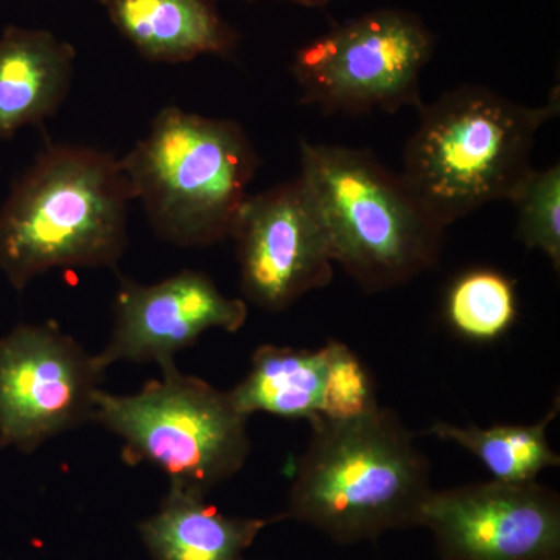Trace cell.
I'll return each mask as SVG.
<instances>
[{
  "instance_id": "cell-7",
  "label": "cell",
  "mask_w": 560,
  "mask_h": 560,
  "mask_svg": "<svg viewBox=\"0 0 560 560\" xmlns=\"http://www.w3.org/2000/svg\"><path fill=\"white\" fill-rule=\"evenodd\" d=\"M434 49L436 38L419 14L378 9L304 44L290 69L302 105L327 116L394 114L422 105L420 77Z\"/></svg>"
},
{
  "instance_id": "cell-8",
  "label": "cell",
  "mask_w": 560,
  "mask_h": 560,
  "mask_svg": "<svg viewBox=\"0 0 560 560\" xmlns=\"http://www.w3.org/2000/svg\"><path fill=\"white\" fill-rule=\"evenodd\" d=\"M103 374L55 324H22L0 338V448L33 452L94 420Z\"/></svg>"
},
{
  "instance_id": "cell-3",
  "label": "cell",
  "mask_w": 560,
  "mask_h": 560,
  "mask_svg": "<svg viewBox=\"0 0 560 560\" xmlns=\"http://www.w3.org/2000/svg\"><path fill=\"white\" fill-rule=\"evenodd\" d=\"M400 173L442 228L475 210L510 201L528 175L537 132L560 110L559 88L541 106L464 84L419 106Z\"/></svg>"
},
{
  "instance_id": "cell-6",
  "label": "cell",
  "mask_w": 560,
  "mask_h": 560,
  "mask_svg": "<svg viewBox=\"0 0 560 560\" xmlns=\"http://www.w3.org/2000/svg\"><path fill=\"white\" fill-rule=\"evenodd\" d=\"M160 381L119 396L98 390L94 422L124 441L127 463H150L164 471L171 488L206 497L230 480L250 451L243 416L230 393L165 368Z\"/></svg>"
},
{
  "instance_id": "cell-18",
  "label": "cell",
  "mask_w": 560,
  "mask_h": 560,
  "mask_svg": "<svg viewBox=\"0 0 560 560\" xmlns=\"http://www.w3.org/2000/svg\"><path fill=\"white\" fill-rule=\"evenodd\" d=\"M517 210V238L560 265V165L530 168L511 200Z\"/></svg>"
},
{
  "instance_id": "cell-12",
  "label": "cell",
  "mask_w": 560,
  "mask_h": 560,
  "mask_svg": "<svg viewBox=\"0 0 560 560\" xmlns=\"http://www.w3.org/2000/svg\"><path fill=\"white\" fill-rule=\"evenodd\" d=\"M140 57L183 65L201 57L231 60L241 33L221 16L219 0H98Z\"/></svg>"
},
{
  "instance_id": "cell-13",
  "label": "cell",
  "mask_w": 560,
  "mask_h": 560,
  "mask_svg": "<svg viewBox=\"0 0 560 560\" xmlns=\"http://www.w3.org/2000/svg\"><path fill=\"white\" fill-rule=\"evenodd\" d=\"M77 51L49 31L9 25L0 35V142L61 108Z\"/></svg>"
},
{
  "instance_id": "cell-20",
  "label": "cell",
  "mask_w": 560,
  "mask_h": 560,
  "mask_svg": "<svg viewBox=\"0 0 560 560\" xmlns=\"http://www.w3.org/2000/svg\"><path fill=\"white\" fill-rule=\"evenodd\" d=\"M248 2H257V0H248ZM280 2L294 3V5L305 7V9H326L337 0H280Z\"/></svg>"
},
{
  "instance_id": "cell-5",
  "label": "cell",
  "mask_w": 560,
  "mask_h": 560,
  "mask_svg": "<svg viewBox=\"0 0 560 560\" xmlns=\"http://www.w3.org/2000/svg\"><path fill=\"white\" fill-rule=\"evenodd\" d=\"M260 160L238 121L165 106L124 158L132 200L162 241L200 248L232 237Z\"/></svg>"
},
{
  "instance_id": "cell-2",
  "label": "cell",
  "mask_w": 560,
  "mask_h": 560,
  "mask_svg": "<svg viewBox=\"0 0 560 560\" xmlns=\"http://www.w3.org/2000/svg\"><path fill=\"white\" fill-rule=\"evenodd\" d=\"M298 464L285 517L338 544L374 539L418 526L430 495V464L415 436L381 405L346 420H313Z\"/></svg>"
},
{
  "instance_id": "cell-4",
  "label": "cell",
  "mask_w": 560,
  "mask_h": 560,
  "mask_svg": "<svg viewBox=\"0 0 560 560\" xmlns=\"http://www.w3.org/2000/svg\"><path fill=\"white\" fill-rule=\"evenodd\" d=\"M300 153V179L318 210L334 261L361 289H396L438 264L445 228L400 173L370 150L302 139Z\"/></svg>"
},
{
  "instance_id": "cell-11",
  "label": "cell",
  "mask_w": 560,
  "mask_h": 560,
  "mask_svg": "<svg viewBox=\"0 0 560 560\" xmlns=\"http://www.w3.org/2000/svg\"><path fill=\"white\" fill-rule=\"evenodd\" d=\"M246 318V302L224 296L205 272L184 270L150 285L121 278L113 334L95 360L103 371L119 361H153L165 370L205 331H237Z\"/></svg>"
},
{
  "instance_id": "cell-1",
  "label": "cell",
  "mask_w": 560,
  "mask_h": 560,
  "mask_svg": "<svg viewBox=\"0 0 560 560\" xmlns=\"http://www.w3.org/2000/svg\"><path fill=\"white\" fill-rule=\"evenodd\" d=\"M130 183L109 151L47 143L0 208V271L14 290L54 268H114L128 246Z\"/></svg>"
},
{
  "instance_id": "cell-10",
  "label": "cell",
  "mask_w": 560,
  "mask_h": 560,
  "mask_svg": "<svg viewBox=\"0 0 560 560\" xmlns=\"http://www.w3.org/2000/svg\"><path fill=\"white\" fill-rule=\"evenodd\" d=\"M418 526L445 560H560L559 497L534 481L431 490Z\"/></svg>"
},
{
  "instance_id": "cell-17",
  "label": "cell",
  "mask_w": 560,
  "mask_h": 560,
  "mask_svg": "<svg viewBox=\"0 0 560 560\" xmlns=\"http://www.w3.org/2000/svg\"><path fill=\"white\" fill-rule=\"evenodd\" d=\"M517 316L514 283L493 270H474L453 283L447 318L453 329L470 340H495Z\"/></svg>"
},
{
  "instance_id": "cell-14",
  "label": "cell",
  "mask_w": 560,
  "mask_h": 560,
  "mask_svg": "<svg viewBox=\"0 0 560 560\" xmlns=\"http://www.w3.org/2000/svg\"><path fill=\"white\" fill-rule=\"evenodd\" d=\"M279 518L226 517L205 497L171 488L139 533L154 560H241L260 530Z\"/></svg>"
},
{
  "instance_id": "cell-15",
  "label": "cell",
  "mask_w": 560,
  "mask_h": 560,
  "mask_svg": "<svg viewBox=\"0 0 560 560\" xmlns=\"http://www.w3.org/2000/svg\"><path fill=\"white\" fill-rule=\"evenodd\" d=\"M326 372V346L318 350L260 346L248 375L230 390L231 400L246 418L268 412L313 422L320 416Z\"/></svg>"
},
{
  "instance_id": "cell-9",
  "label": "cell",
  "mask_w": 560,
  "mask_h": 560,
  "mask_svg": "<svg viewBox=\"0 0 560 560\" xmlns=\"http://www.w3.org/2000/svg\"><path fill=\"white\" fill-rule=\"evenodd\" d=\"M231 238L243 294L264 311H285L334 279L329 238L300 176L249 195Z\"/></svg>"
},
{
  "instance_id": "cell-19",
  "label": "cell",
  "mask_w": 560,
  "mask_h": 560,
  "mask_svg": "<svg viewBox=\"0 0 560 560\" xmlns=\"http://www.w3.org/2000/svg\"><path fill=\"white\" fill-rule=\"evenodd\" d=\"M326 350V385L319 418L353 419L377 408L374 383L359 357L338 341L327 342Z\"/></svg>"
},
{
  "instance_id": "cell-16",
  "label": "cell",
  "mask_w": 560,
  "mask_h": 560,
  "mask_svg": "<svg viewBox=\"0 0 560 560\" xmlns=\"http://www.w3.org/2000/svg\"><path fill=\"white\" fill-rule=\"evenodd\" d=\"M559 407L534 425L456 427L436 422L430 433L441 441L455 442L485 464L493 480L530 482L550 467H558L560 458L548 444L547 429L558 415Z\"/></svg>"
}]
</instances>
